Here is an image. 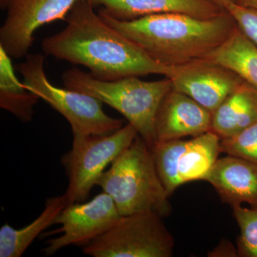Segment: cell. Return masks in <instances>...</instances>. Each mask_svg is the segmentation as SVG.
<instances>
[{"mask_svg":"<svg viewBox=\"0 0 257 257\" xmlns=\"http://www.w3.org/2000/svg\"><path fill=\"white\" fill-rule=\"evenodd\" d=\"M64 20L67 25L62 31L42 41L45 55L84 66L102 81L170 74L172 67L155 62L106 23L89 0H77Z\"/></svg>","mask_w":257,"mask_h":257,"instance_id":"1","label":"cell"},{"mask_svg":"<svg viewBox=\"0 0 257 257\" xmlns=\"http://www.w3.org/2000/svg\"><path fill=\"white\" fill-rule=\"evenodd\" d=\"M98 14L150 58L167 67L204 58L227 39L236 25L227 11L211 19L171 13L131 21L115 20L101 10Z\"/></svg>","mask_w":257,"mask_h":257,"instance_id":"2","label":"cell"},{"mask_svg":"<svg viewBox=\"0 0 257 257\" xmlns=\"http://www.w3.org/2000/svg\"><path fill=\"white\" fill-rule=\"evenodd\" d=\"M96 186L112 198L121 216L154 212L164 218L172 211L152 148L139 135L103 172Z\"/></svg>","mask_w":257,"mask_h":257,"instance_id":"3","label":"cell"},{"mask_svg":"<svg viewBox=\"0 0 257 257\" xmlns=\"http://www.w3.org/2000/svg\"><path fill=\"white\" fill-rule=\"evenodd\" d=\"M62 79L67 89L96 98L119 111L149 146H155V119L162 99L172 89L170 79L143 81L130 77L102 81L77 68L66 71Z\"/></svg>","mask_w":257,"mask_h":257,"instance_id":"4","label":"cell"},{"mask_svg":"<svg viewBox=\"0 0 257 257\" xmlns=\"http://www.w3.org/2000/svg\"><path fill=\"white\" fill-rule=\"evenodd\" d=\"M45 54H30L17 66L25 87L46 101L68 121L72 133L108 135L123 126L122 120L106 114L101 101L71 89L53 85L47 79L44 63Z\"/></svg>","mask_w":257,"mask_h":257,"instance_id":"5","label":"cell"},{"mask_svg":"<svg viewBox=\"0 0 257 257\" xmlns=\"http://www.w3.org/2000/svg\"><path fill=\"white\" fill-rule=\"evenodd\" d=\"M138 135L136 128L128 122L108 135L73 133L72 149L62 159L69 179L64 194L67 205L85 200L106 167Z\"/></svg>","mask_w":257,"mask_h":257,"instance_id":"6","label":"cell"},{"mask_svg":"<svg viewBox=\"0 0 257 257\" xmlns=\"http://www.w3.org/2000/svg\"><path fill=\"white\" fill-rule=\"evenodd\" d=\"M162 219L154 212L121 216L82 251L93 257H171L175 241Z\"/></svg>","mask_w":257,"mask_h":257,"instance_id":"7","label":"cell"},{"mask_svg":"<svg viewBox=\"0 0 257 257\" xmlns=\"http://www.w3.org/2000/svg\"><path fill=\"white\" fill-rule=\"evenodd\" d=\"M220 138L212 132L188 140L160 142L152 149L157 172L170 196L182 184L204 180L219 159Z\"/></svg>","mask_w":257,"mask_h":257,"instance_id":"8","label":"cell"},{"mask_svg":"<svg viewBox=\"0 0 257 257\" xmlns=\"http://www.w3.org/2000/svg\"><path fill=\"white\" fill-rule=\"evenodd\" d=\"M120 217L112 198L104 192L89 202L69 204L56 219L55 224L61 227L46 234L61 235L47 240L44 255L52 256L72 245L83 247L112 227Z\"/></svg>","mask_w":257,"mask_h":257,"instance_id":"9","label":"cell"},{"mask_svg":"<svg viewBox=\"0 0 257 257\" xmlns=\"http://www.w3.org/2000/svg\"><path fill=\"white\" fill-rule=\"evenodd\" d=\"M77 0H10L0 29V47L15 59L28 55L34 33L42 25L64 20Z\"/></svg>","mask_w":257,"mask_h":257,"instance_id":"10","label":"cell"},{"mask_svg":"<svg viewBox=\"0 0 257 257\" xmlns=\"http://www.w3.org/2000/svg\"><path fill=\"white\" fill-rule=\"evenodd\" d=\"M172 88L213 112L243 82L222 66L205 59L172 67L167 76Z\"/></svg>","mask_w":257,"mask_h":257,"instance_id":"11","label":"cell"},{"mask_svg":"<svg viewBox=\"0 0 257 257\" xmlns=\"http://www.w3.org/2000/svg\"><path fill=\"white\" fill-rule=\"evenodd\" d=\"M212 113L189 96L172 88L166 94L155 119L156 143L197 137L210 131Z\"/></svg>","mask_w":257,"mask_h":257,"instance_id":"12","label":"cell"},{"mask_svg":"<svg viewBox=\"0 0 257 257\" xmlns=\"http://www.w3.org/2000/svg\"><path fill=\"white\" fill-rule=\"evenodd\" d=\"M204 181L231 207L248 204L257 209V164L232 156L218 159Z\"/></svg>","mask_w":257,"mask_h":257,"instance_id":"13","label":"cell"},{"mask_svg":"<svg viewBox=\"0 0 257 257\" xmlns=\"http://www.w3.org/2000/svg\"><path fill=\"white\" fill-rule=\"evenodd\" d=\"M93 7L119 21H131L150 15L182 13L198 18H216L226 11L211 0H89Z\"/></svg>","mask_w":257,"mask_h":257,"instance_id":"14","label":"cell"},{"mask_svg":"<svg viewBox=\"0 0 257 257\" xmlns=\"http://www.w3.org/2000/svg\"><path fill=\"white\" fill-rule=\"evenodd\" d=\"M257 121V89L243 82L213 111L210 131L220 140Z\"/></svg>","mask_w":257,"mask_h":257,"instance_id":"15","label":"cell"},{"mask_svg":"<svg viewBox=\"0 0 257 257\" xmlns=\"http://www.w3.org/2000/svg\"><path fill=\"white\" fill-rule=\"evenodd\" d=\"M203 59L229 69L257 89V46L236 25L227 39Z\"/></svg>","mask_w":257,"mask_h":257,"instance_id":"16","label":"cell"},{"mask_svg":"<svg viewBox=\"0 0 257 257\" xmlns=\"http://www.w3.org/2000/svg\"><path fill=\"white\" fill-rule=\"evenodd\" d=\"M64 194L47 199L41 214L31 224L20 229L5 224L0 229V256L20 257L39 235L55 224L61 211L67 207Z\"/></svg>","mask_w":257,"mask_h":257,"instance_id":"17","label":"cell"},{"mask_svg":"<svg viewBox=\"0 0 257 257\" xmlns=\"http://www.w3.org/2000/svg\"><path fill=\"white\" fill-rule=\"evenodd\" d=\"M40 99L18 80L10 56L0 47V107L28 123L32 121Z\"/></svg>","mask_w":257,"mask_h":257,"instance_id":"18","label":"cell"},{"mask_svg":"<svg viewBox=\"0 0 257 257\" xmlns=\"http://www.w3.org/2000/svg\"><path fill=\"white\" fill-rule=\"evenodd\" d=\"M231 208L240 229L236 243L238 256L257 257V209L241 205Z\"/></svg>","mask_w":257,"mask_h":257,"instance_id":"19","label":"cell"},{"mask_svg":"<svg viewBox=\"0 0 257 257\" xmlns=\"http://www.w3.org/2000/svg\"><path fill=\"white\" fill-rule=\"evenodd\" d=\"M221 153L257 164V121L229 138L221 139Z\"/></svg>","mask_w":257,"mask_h":257,"instance_id":"20","label":"cell"},{"mask_svg":"<svg viewBox=\"0 0 257 257\" xmlns=\"http://www.w3.org/2000/svg\"><path fill=\"white\" fill-rule=\"evenodd\" d=\"M226 11L234 18L236 26L257 46V8H248L232 3Z\"/></svg>","mask_w":257,"mask_h":257,"instance_id":"21","label":"cell"},{"mask_svg":"<svg viewBox=\"0 0 257 257\" xmlns=\"http://www.w3.org/2000/svg\"><path fill=\"white\" fill-rule=\"evenodd\" d=\"M209 256H239L237 249L228 241L219 243V246L209 253Z\"/></svg>","mask_w":257,"mask_h":257,"instance_id":"22","label":"cell"},{"mask_svg":"<svg viewBox=\"0 0 257 257\" xmlns=\"http://www.w3.org/2000/svg\"><path fill=\"white\" fill-rule=\"evenodd\" d=\"M234 4L248 8H257V0H231Z\"/></svg>","mask_w":257,"mask_h":257,"instance_id":"23","label":"cell"},{"mask_svg":"<svg viewBox=\"0 0 257 257\" xmlns=\"http://www.w3.org/2000/svg\"><path fill=\"white\" fill-rule=\"evenodd\" d=\"M211 1L225 10H227L230 5L233 3L231 0H211Z\"/></svg>","mask_w":257,"mask_h":257,"instance_id":"24","label":"cell"},{"mask_svg":"<svg viewBox=\"0 0 257 257\" xmlns=\"http://www.w3.org/2000/svg\"><path fill=\"white\" fill-rule=\"evenodd\" d=\"M10 0H0V7L1 9L7 10L9 5Z\"/></svg>","mask_w":257,"mask_h":257,"instance_id":"25","label":"cell"}]
</instances>
